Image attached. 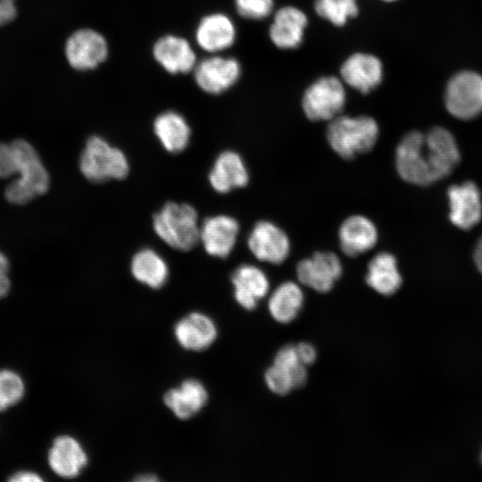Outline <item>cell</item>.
I'll return each instance as SVG.
<instances>
[{"mask_svg":"<svg viewBox=\"0 0 482 482\" xmlns=\"http://www.w3.org/2000/svg\"><path fill=\"white\" fill-rule=\"evenodd\" d=\"M460 162V152L453 136L445 129L435 127L424 135L407 133L395 150V166L405 181L427 186L448 176Z\"/></svg>","mask_w":482,"mask_h":482,"instance_id":"cell-1","label":"cell"},{"mask_svg":"<svg viewBox=\"0 0 482 482\" xmlns=\"http://www.w3.org/2000/svg\"><path fill=\"white\" fill-rule=\"evenodd\" d=\"M10 145L20 178L7 186L4 195L11 204H25L48 190L49 175L31 144L15 139Z\"/></svg>","mask_w":482,"mask_h":482,"instance_id":"cell-2","label":"cell"},{"mask_svg":"<svg viewBox=\"0 0 482 482\" xmlns=\"http://www.w3.org/2000/svg\"><path fill=\"white\" fill-rule=\"evenodd\" d=\"M378 134V125L372 117L342 113L328 121L326 137L335 153L345 160H351L370 151Z\"/></svg>","mask_w":482,"mask_h":482,"instance_id":"cell-3","label":"cell"},{"mask_svg":"<svg viewBox=\"0 0 482 482\" xmlns=\"http://www.w3.org/2000/svg\"><path fill=\"white\" fill-rule=\"evenodd\" d=\"M153 227L163 242L179 251H189L200 242L198 214L188 204L166 203L154 214Z\"/></svg>","mask_w":482,"mask_h":482,"instance_id":"cell-4","label":"cell"},{"mask_svg":"<svg viewBox=\"0 0 482 482\" xmlns=\"http://www.w3.org/2000/svg\"><path fill=\"white\" fill-rule=\"evenodd\" d=\"M79 170L87 179L98 183L126 178L129 165L121 150L94 136L87 139L81 153Z\"/></svg>","mask_w":482,"mask_h":482,"instance_id":"cell-5","label":"cell"},{"mask_svg":"<svg viewBox=\"0 0 482 482\" xmlns=\"http://www.w3.org/2000/svg\"><path fill=\"white\" fill-rule=\"evenodd\" d=\"M346 104L345 85L340 77L321 76L304 90L301 105L312 121H330L342 114Z\"/></svg>","mask_w":482,"mask_h":482,"instance_id":"cell-6","label":"cell"},{"mask_svg":"<svg viewBox=\"0 0 482 482\" xmlns=\"http://www.w3.org/2000/svg\"><path fill=\"white\" fill-rule=\"evenodd\" d=\"M445 102L447 111L460 120H471L482 112V76L465 71L448 81Z\"/></svg>","mask_w":482,"mask_h":482,"instance_id":"cell-7","label":"cell"},{"mask_svg":"<svg viewBox=\"0 0 482 482\" xmlns=\"http://www.w3.org/2000/svg\"><path fill=\"white\" fill-rule=\"evenodd\" d=\"M194 77L197 86L211 95H220L231 88L241 76L237 59L213 54L196 62Z\"/></svg>","mask_w":482,"mask_h":482,"instance_id":"cell-8","label":"cell"},{"mask_svg":"<svg viewBox=\"0 0 482 482\" xmlns=\"http://www.w3.org/2000/svg\"><path fill=\"white\" fill-rule=\"evenodd\" d=\"M64 52L72 68L86 71L95 69L105 61L108 55V45L99 32L90 29H81L69 37Z\"/></svg>","mask_w":482,"mask_h":482,"instance_id":"cell-9","label":"cell"},{"mask_svg":"<svg viewBox=\"0 0 482 482\" xmlns=\"http://www.w3.org/2000/svg\"><path fill=\"white\" fill-rule=\"evenodd\" d=\"M339 73L345 86L368 95L381 84L384 69L381 60L376 55L356 52L343 62Z\"/></svg>","mask_w":482,"mask_h":482,"instance_id":"cell-10","label":"cell"},{"mask_svg":"<svg viewBox=\"0 0 482 482\" xmlns=\"http://www.w3.org/2000/svg\"><path fill=\"white\" fill-rule=\"evenodd\" d=\"M247 245L256 259L271 264L282 263L290 252V241L286 232L268 220H260L254 224L248 236Z\"/></svg>","mask_w":482,"mask_h":482,"instance_id":"cell-11","label":"cell"},{"mask_svg":"<svg viewBox=\"0 0 482 482\" xmlns=\"http://www.w3.org/2000/svg\"><path fill=\"white\" fill-rule=\"evenodd\" d=\"M342 272L341 261L332 252H316L311 257L301 260L296 266L298 280L320 293L331 290Z\"/></svg>","mask_w":482,"mask_h":482,"instance_id":"cell-12","label":"cell"},{"mask_svg":"<svg viewBox=\"0 0 482 482\" xmlns=\"http://www.w3.org/2000/svg\"><path fill=\"white\" fill-rule=\"evenodd\" d=\"M308 17L303 11L294 5L278 8L269 28L271 43L281 50L298 48L304 37Z\"/></svg>","mask_w":482,"mask_h":482,"instance_id":"cell-13","label":"cell"},{"mask_svg":"<svg viewBox=\"0 0 482 482\" xmlns=\"http://www.w3.org/2000/svg\"><path fill=\"white\" fill-rule=\"evenodd\" d=\"M239 232L237 220L228 215L206 218L200 225L199 241L212 256L226 258L232 252Z\"/></svg>","mask_w":482,"mask_h":482,"instance_id":"cell-14","label":"cell"},{"mask_svg":"<svg viewBox=\"0 0 482 482\" xmlns=\"http://www.w3.org/2000/svg\"><path fill=\"white\" fill-rule=\"evenodd\" d=\"M449 219L459 229L467 230L477 225L482 216L480 192L471 181L448 188Z\"/></svg>","mask_w":482,"mask_h":482,"instance_id":"cell-15","label":"cell"},{"mask_svg":"<svg viewBox=\"0 0 482 482\" xmlns=\"http://www.w3.org/2000/svg\"><path fill=\"white\" fill-rule=\"evenodd\" d=\"M236 37L237 29L233 21L221 12L204 16L195 32L198 46L211 54H218L231 47Z\"/></svg>","mask_w":482,"mask_h":482,"instance_id":"cell-16","label":"cell"},{"mask_svg":"<svg viewBox=\"0 0 482 482\" xmlns=\"http://www.w3.org/2000/svg\"><path fill=\"white\" fill-rule=\"evenodd\" d=\"M378 237L375 224L362 215H352L346 218L338 230L339 245L342 252L350 257H355L372 249Z\"/></svg>","mask_w":482,"mask_h":482,"instance_id":"cell-17","label":"cell"},{"mask_svg":"<svg viewBox=\"0 0 482 482\" xmlns=\"http://www.w3.org/2000/svg\"><path fill=\"white\" fill-rule=\"evenodd\" d=\"M47 460L52 470L64 478L77 477L87 464V456L81 445L67 435L54 440Z\"/></svg>","mask_w":482,"mask_h":482,"instance_id":"cell-18","label":"cell"},{"mask_svg":"<svg viewBox=\"0 0 482 482\" xmlns=\"http://www.w3.org/2000/svg\"><path fill=\"white\" fill-rule=\"evenodd\" d=\"M156 62L171 74L187 73L196 64L195 54L187 40L167 35L159 38L154 46Z\"/></svg>","mask_w":482,"mask_h":482,"instance_id":"cell-19","label":"cell"},{"mask_svg":"<svg viewBox=\"0 0 482 482\" xmlns=\"http://www.w3.org/2000/svg\"><path fill=\"white\" fill-rule=\"evenodd\" d=\"M249 173L239 154L234 151L220 153L209 173V182L220 194L244 187L248 184Z\"/></svg>","mask_w":482,"mask_h":482,"instance_id":"cell-20","label":"cell"},{"mask_svg":"<svg viewBox=\"0 0 482 482\" xmlns=\"http://www.w3.org/2000/svg\"><path fill=\"white\" fill-rule=\"evenodd\" d=\"M231 282L236 301L246 310H253L270 288L266 274L252 264L238 266L231 275Z\"/></svg>","mask_w":482,"mask_h":482,"instance_id":"cell-21","label":"cell"},{"mask_svg":"<svg viewBox=\"0 0 482 482\" xmlns=\"http://www.w3.org/2000/svg\"><path fill=\"white\" fill-rule=\"evenodd\" d=\"M174 333L179 344L191 351L208 348L218 335L212 320L200 312H191L182 318L175 325Z\"/></svg>","mask_w":482,"mask_h":482,"instance_id":"cell-22","label":"cell"},{"mask_svg":"<svg viewBox=\"0 0 482 482\" xmlns=\"http://www.w3.org/2000/svg\"><path fill=\"white\" fill-rule=\"evenodd\" d=\"M208 400L204 385L196 379H187L179 387L171 388L163 396L165 405L180 420H187L199 412Z\"/></svg>","mask_w":482,"mask_h":482,"instance_id":"cell-23","label":"cell"},{"mask_svg":"<svg viewBox=\"0 0 482 482\" xmlns=\"http://www.w3.org/2000/svg\"><path fill=\"white\" fill-rule=\"evenodd\" d=\"M365 279L380 295L389 296L395 294L403 283L395 257L386 252L376 254L368 264Z\"/></svg>","mask_w":482,"mask_h":482,"instance_id":"cell-24","label":"cell"},{"mask_svg":"<svg viewBox=\"0 0 482 482\" xmlns=\"http://www.w3.org/2000/svg\"><path fill=\"white\" fill-rule=\"evenodd\" d=\"M154 131L166 151L178 154L182 152L190 140L191 130L182 115L167 111L156 117Z\"/></svg>","mask_w":482,"mask_h":482,"instance_id":"cell-25","label":"cell"},{"mask_svg":"<svg viewBox=\"0 0 482 482\" xmlns=\"http://www.w3.org/2000/svg\"><path fill=\"white\" fill-rule=\"evenodd\" d=\"M130 270L133 277L151 288H160L167 281L169 268L165 260L154 250L144 248L135 253Z\"/></svg>","mask_w":482,"mask_h":482,"instance_id":"cell-26","label":"cell"},{"mask_svg":"<svg viewBox=\"0 0 482 482\" xmlns=\"http://www.w3.org/2000/svg\"><path fill=\"white\" fill-rule=\"evenodd\" d=\"M303 293L293 281L280 284L270 295L268 308L271 317L279 323L294 320L303 304Z\"/></svg>","mask_w":482,"mask_h":482,"instance_id":"cell-27","label":"cell"},{"mask_svg":"<svg viewBox=\"0 0 482 482\" xmlns=\"http://www.w3.org/2000/svg\"><path fill=\"white\" fill-rule=\"evenodd\" d=\"M314 12L336 27L345 26L359 14L358 0H315Z\"/></svg>","mask_w":482,"mask_h":482,"instance_id":"cell-28","label":"cell"},{"mask_svg":"<svg viewBox=\"0 0 482 482\" xmlns=\"http://www.w3.org/2000/svg\"><path fill=\"white\" fill-rule=\"evenodd\" d=\"M24 394L25 384L21 377L12 370H0V411L17 404Z\"/></svg>","mask_w":482,"mask_h":482,"instance_id":"cell-29","label":"cell"},{"mask_svg":"<svg viewBox=\"0 0 482 482\" xmlns=\"http://www.w3.org/2000/svg\"><path fill=\"white\" fill-rule=\"evenodd\" d=\"M273 364L289 373L294 388H299L305 384L307 370L297 356L295 345H286L281 348L276 354Z\"/></svg>","mask_w":482,"mask_h":482,"instance_id":"cell-30","label":"cell"},{"mask_svg":"<svg viewBox=\"0 0 482 482\" xmlns=\"http://www.w3.org/2000/svg\"><path fill=\"white\" fill-rule=\"evenodd\" d=\"M238 15L251 21H262L274 10V0H234Z\"/></svg>","mask_w":482,"mask_h":482,"instance_id":"cell-31","label":"cell"},{"mask_svg":"<svg viewBox=\"0 0 482 482\" xmlns=\"http://www.w3.org/2000/svg\"><path fill=\"white\" fill-rule=\"evenodd\" d=\"M264 378L269 389L277 395H284L294 389L289 373L275 364L266 370Z\"/></svg>","mask_w":482,"mask_h":482,"instance_id":"cell-32","label":"cell"},{"mask_svg":"<svg viewBox=\"0 0 482 482\" xmlns=\"http://www.w3.org/2000/svg\"><path fill=\"white\" fill-rule=\"evenodd\" d=\"M16 173V163L10 144L0 143V178L6 179Z\"/></svg>","mask_w":482,"mask_h":482,"instance_id":"cell-33","label":"cell"},{"mask_svg":"<svg viewBox=\"0 0 482 482\" xmlns=\"http://www.w3.org/2000/svg\"><path fill=\"white\" fill-rule=\"evenodd\" d=\"M9 267L7 257L0 251V299L8 294L11 287V281L8 277Z\"/></svg>","mask_w":482,"mask_h":482,"instance_id":"cell-34","label":"cell"},{"mask_svg":"<svg viewBox=\"0 0 482 482\" xmlns=\"http://www.w3.org/2000/svg\"><path fill=\"white\" fill-rule=\"evenodd\" d=\"M16 15L15 0H0V27L10 23Z\"/></svg>","mask_w":482,"mask_h":482,"instance_id":"cell-35","label":"cell"},{"mask_svg":"<svg viewBox=\"0 0 482 482\" xmlns=\"http://www.w3.org/2000/svg\"><path fill=\"white\" fill-rule=\"evenodd\" d=\"M295 350L300 362L307 366L313 363L317 357V353L313 345L308 343H300L295 345Z\"/></svg>","mask_w":482,"mask_h":482,"instance_id":"cell-36","label":"cell"},{"mask_svg":"<svg viewBox=\"0 0 482 482\" xmlns=\"http://www.w3.org/2000/svg\"><path fill=\"white\" fill-rule=\"evenodd\" d=\"M8 480L12 482H41L43 478L33 471L21 470L12 474Z\"/></svg>","mask_w":482,"mask_h":482,"instance_id":"cell-37","label":"cell"},{"mask_svg":"<svg viewBox=\"0 0 482 482\" xmlns=\"http://www.w3.org/2000/svg\"><path fill=\"white\" fill-rule=\"evenodd\" d=\"M474 262L478 270L482 273V237L478 240L475 247Z\"/></svg>","mask_w":482,"mask_h":482,"instance_id":"cell-38","label":"cell"},{"mask_svg":"<svg viewBox=\"0 0 482 482\" xmlns=\"http://www.w3.org/2000/svg\"><path fill=\"white\" fill-rule=\"evenodd\" d=\"M135 480L137 481H157L158 478L153 474H146L137 477Z\"/></svg>","mask_w":482,"mask_h":482,"instance_id":"cell-39","label":"cell"},{"mask_svg":"<svg viewBox=\"0 0 482 482\" xmlns=\"http://www.w3.org/2000/svg\"><path fill=\"white\" fill-rule=\"evenodd\" d=\"M383 2H386V3H392V2H395L397 0H381Z\"/></svg>","mask_w":482,"mask_h":482,"instance_id":"cell-40","label":"cell"},{"mask_svg":"<svg viewBox=\"0 0 482 482\" xmlns=\"http://www.w3.org/2000/svg\"><path fill=\"white\" fill-rule=\"evenodd\" d=\"M481 457H482V454H481Z\"/></svg>","mask_w":482,"mask_h":482,"instance_id":"cell-41","label":"cell"}]
</instances>
